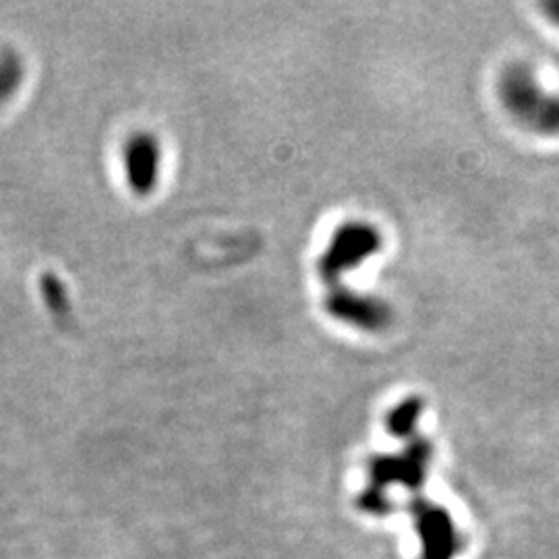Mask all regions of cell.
<instances>
[{"label": "cell", "mask_w": 559, "mask_h": 559, "mask_svg": "<svg viewBox=\"0 0 559 559\" xmlns=\"http://www.w3.org/2000/svg\"><path fill=\"white\" fill-rule=\"evenodd\" d=\"M499 98L512 119L528 131H559V100L545 94L535 73L526 65H510L499 77Z\"/></svg>", "instance_id": "6da1fadb"}, {"label": "cell", "mask_w": 559, "mask_h": 559, "mask_svg": "<svg viewBox=\"0 0 559 559\" xmlns=\"http://www.w3.org/2000/svg\"><path fill=\"white\" fill-rule=\"evenodd\" d=\"M381 247L384 237L373 224L359 220L344 222L334 230L326 251L319 257V276L330 288L340 286L346 274L359 270Z\"/></svg>", "instance_id": "7a4b0ae2"}, {"label": "cell", "mask_w": 559, "mask_h": 559, "mask_svg": "<svg viewBox=\"0 0 559 559\" xmlns=\"http://www.w3.org/2000/svg\"><path fill=\"white\" fill-rule=\"evenodd\" d=\"M433 456V446L423 437H413L402 456H373L369 460L371 485L386 489L388 485L400 483L410 491L425 485L427 464Z\"/></svg>", "instance_id": "3957f363"}, {"label": "cell", "mask_w": 559, "mask_h": 559, "mask_svg": "<svg viewBox=\"0 0 559 559\" xmlns=\"http://www.w3.org/2000/svg\"><path fill=\"white\" fill-rule=\"evenodd\" d=\"M326 311L330 317L346 323V326L359 328L365 332L386 330L392 319V307L373 294H361L340 286H332L326 297Z\"/></svg>", "instance_id": "277c9868"}, {"label": "cell", "mask_w": 559, "mask_h": 559, "mask_svg": "<svg viewBox=\"0 0 559 559\" xmlns=\"http://www.w3.org/2000/svg\"><path fill=\"white\" fill-rule=\"evenodd\" d=\"M410 510L417 516L423 559H452L458 551V539L450 514L444 508L427 504L421 497L415 499Z\"/></svg>", "instance_id": "5b68a950"}, {"label": "cell", "mask_w": 559, "mask_h": 559, "mask_svg": "<svg viewBox=\"0 0 559 559\" xmlns=\"http://www.w3.org/2000/svg\"><path fill=\"white\" fill-rule=\"evenodd\" d=\"M162 152L154 135L139 133L129 139L125 147V174L131 191L150 195L158 187Z\"/></svg>", "instance_id": "8992f818"}, {"label": "cell", "mask_w": 559, "mask_h": 559, "mask_svg": "<svg viewBox=\"0 0 559 559\" xmlns=\"http://www.w3.org/2000/svg\"><path fill=\"white\" fill-rule=\"evenodd\" d=\"M421 415H423V400L419 396H408L406 400H402L390 410L386 417V427L392 437L408 439L415 435Z\"/></svg>", "instance_id": "52a82bcc"}, {"label": "cell", "mask_w": 559, "mask_h": 559, "mask_svg": "<svg viewBox=\"0 0 559 559\" xmlns=\"http://www.w3.org/2000/svg\"><path fill=\"white\" fill-rule=\"evenodd\" d=\"M42 290H44V299L46 305L50 307V311L56 317H69V301L65 288L58 282V278L54 274H44L42 278Z\"/></svg>", "instance_id": "ba28073f"}, {"label": "cell", "mask_w": 559, "mask_h": 559, "mask_svg": "<svg viewBox=\"0 0 559 559\" xmlns=\"http://www.w3.org/2000/svg\"><path fill=\"white\" fill-rule=\"evenodd\" d=\"M357 506L373 516H388L392 512V502L386 497V491L373 485L359 495Z\"/></svg>", "instance_id": "9c48e42d"}, {"label": "cell", "mask_w": 559, "mask_h": 559, "mask_svg": "<svg viewBox=\"0 0 559 559\" xmlns=\"http://www.w3.org/2000/svg\"><path fill=\"white\" fill-rule=\"evenodd\" d=\"M545 13L549 15L551 21L559 23V3H549V5H545Z\"/></svg>", "instance_id": "30bf717a"}]
</instances>
